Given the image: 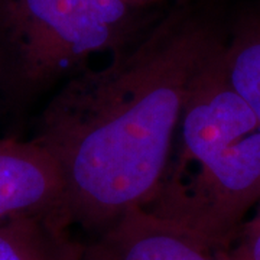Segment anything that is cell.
I'll return each mask as SVG.
<instances>
[{"instance_id": "obj_1", "label": "cell", "mask_w": 260, "mask_h": 260, "mask_svg": "<svg viewBox=\"0 0 260 260\" xmlns=\"http://www.w3.org/2000/svg\"><path fill=\"white\" fill-rule=\"evenodd\" d=\"M224 42L204 12L181 5L49 100L30 139L61 171L70 227L99 234L152 201L184 107Z\"/></svg>"}, {"instance_id": "obj_2", "label": "cell", "mask_w": 260, "mask_h": 260, "mask_svg": "<svg viewBox=\"0 0 260 260\" xmlns=\"http://www.w3.org/2000/svg\"><path fill=\"white\" fill-rule=\"evenodd\" d=\"M223 52L198 77L164 177L142 208L213 251L232 243L260 200V120L229 81Z\"/></svg>"}, {"instance_id": "obj_3", "label": "cell", "mask_w": 260, "mask_h": 260, "mask_svg": "<svg viewBox=\"0 0 260 260\" xmlns=\"http://www.w3.org/2000/svg\"><path fill=\"white\" fill-rule=\"evenodd\" d=\"M142 34L143 10L121 0H0V37L25 109L94 55H116Z\"/></svg>"}, {"instance_id": "obj_4", "label": "cell", "mask_w": 260, "mask_h": 260, "mask_svg": "<svg viewBox=\"0 0 260 260\" xmlns=\"http://www.w3.org/2000/svg\"><path fill=\"white\" fill-rule=\"evenodd\" d=\"M22 218H58L64 213V181L55 159L34 139H0V225Z\"/></svg>"}, {"instance_id": "obj_5", "label": "cell", "mask_w": 260, "mask_h": 260, "mask_svg": "<svg viewBox=\"0 0 260 260\" xmlns=\"http://www.w3.org/2000/svg\"><path fill=\"white\" fill-rule=\"evenodd\" d=\"M83 260H220L191 236L142 208L123 214L88 244Z\"/></svg>"}, {"instance_id": "obj_6", "label": "cell", "mask_w": 260, "mask_h": 260, "mask_svg": "<svg viewBox=\"0 0 260 260\" xmlns=\"http://www.w3.org/2000/svg\"><path fill=\"white\" fill-rule=\"evenodd\" d=\"M58 218H22L0 225V260H83L84 244Z\"/></svg>"}, {"instance_id": "obj_7", "label": "cell", "mask_w": 260, "mask_h": 260, "mask_svg": "<svg viewBox=\"0 0 260 260\" xmlns=\"http://www.w3.org/2000/svg\"><path fill=\"white\" fill-rule=\"evenodd\" d=\"M223 61L234 91L260 120V5L246 13L225 39Z\"/></svg>"}, {"instance_id": "obj_8", "label": "cell", "mask_w": 260, "mask_h": 260, "mask_svg": "<svg viewBox=\"0 0 260 260\" xmlns=\"http://www.w3.org/2000/svg\"><path fill=\"white\" fill-rule=\"evenodd\" d=\"M25 110L19 97L16 77L9 52L0 37V139L10 138L5 135V127Z\"/></svg>"}, {"instance_id": "obj_9", "label": "cell", "mask_w": 260, "mask_h": 260, "mask_svg": "<svg viewBox=\"0 0 260 260\" xmlns=\"http://www.w3.org/2000/svg\"><path fill=\"white\" fill-rule=\"evenodd\" d=\"M215 254L220 260H260V229H240L232 243Z\"/></svg>"}, {"instance_id": "obj_10", "label": "cell", "mask_w": 260, "mask_h": 260, "mask_svg": "<svg viewBox=\"0 0 260 260\" xmlns=\"http://www.w3.org/2000/svg\"><path fill=\"white\" fill-rule=\"evenodd\" d=\"M256 207H257V210H256L254 215L251 217L250 220H246V221L242 224V227H240V229H243V230H259L260 229V200Z\"/></svg>"}, {"instance_id": "obj_11", "label": "cell", "mask_w": 260, "mask_h": 260, "mask_svg": "<svg viewBox=\"0 0 260 260\" xmlns=\"http://www.w3.org/2000/svg\"><path fill=\"white\" fill-rule=\"evenodd\" d=\"M121 2H124L126 5H129L130 8H135V9L139 10H146L150 6L158 5V3L164 2V0H121Z\"/></svg>"}]
</instances>
